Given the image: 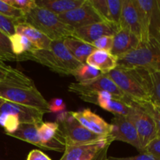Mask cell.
<instances>
[{
  "label": "cell",
  "mask_w": 160,
  "mask_h": 160,
  "mask_svg": "<svg viewBox=\"0 0 160 160\" xmlns=\"http://www.w3.org/2000/svg\"><path fill=\"white\" fill-rule=\"evenodd\" d=\"M62 23L74 29L103 21L92 6L90 0H85L80 7L58 15Z\"/></svg>",
  "instance_id": "10"
},
{
  "label": "cell",
  "mask_w": 160,
  "mask_h": 160,
  "mask_svg": "<svg viewBox=\"0 0 160 160\" xmlns=\"http://www.w3.org/2000/svg\"><path fill=\"white\" fill-rule=\"evenodd\" d=\"M38 125L33 123H22L20 125L17 131L13 134H9V136L42 148L38 133Z\"/></svg>",
  "instance_id": "25"
},
{
  "label": "cell",
  "mask_w": 160,
  "mask_h": 160,
  "mask_svg": "<svg viewBox=\"0 0 160 160\" xmlns=\"http://www.w3.org/2000/svg\"><path fill=\"white\" fill-rule=\"evenodd\" d=\"M9 39L12 52L19 57L20 62L26 60V56L28 54L37 50L29 39L24 35L14 34L13 35L9 37Z\"/></svg>",
  "instance_id": "24"
},
{
  "label": "cell",
  "mask_w": 160,
  "mask_h": 160,
  "mask_svg": "<svg viewBox=\"0 0 160 160\" xmlns=\"http://www.w3.org/2000/svg\"><path fill=\"white\" fill-rule=\"evenodd\" d=\"M142 152L148 153L160 158V137H156L147 145Z\"/></svg>",
  "instance_id": "38"
},
{
  "label": "cell",
  "mask_w": 160,
  "mask_h": 160,
  "mask_svg": "<svg viewBox=\"0 0 160 160\" xmlns=\"http://www.w3.org/2000/svg\"><path fill=\"white\" fill-rule=\"evenodd\" d=\"M106 160H160V158L156 157L151 154L145 152H142L139 155L134 156H130V157H123V158H117V157H107Z\"/></svg>",
  "instance_id": "39"
},
{
  "label": "cell",
  "mask_w": 160,
  "mask_h": 160,
  "mask_svg": "<svg viewBox=\"0 0 160 160\" xmlns=\"http://www.w3.org/2000/svg\"><path fill=\"white\" fill-rule=\"evenodd\" d=\"M24 23L40 31L52 41H63L73 35L75 30L62 23L58 15L38 6L25 14Z\"/></svg>",
  "instance_id": "5"
},
{
  "label": "cell",
  "mask_w": 160,
  "mask_h": 160,
  "mask_svg": "<svg viewBox=\"0 0 160 160\" xmlns=\"http://www.w3.org/2000/svg\"><path fill=\"white\" fill-rule=\"evenodd\" d=\"M84 2L85 0H35L37 6L44 8L56 15L80 7Z\"/></svg>",
  "instance_id": "23"
},
{
  "label": "cell",
  "mask_w": 160,
  "mask_h": 160,
  "mask_svg": "<svg viewBox=\"0 0 160 160\" xmlns=\"http://www.w3.org/2000/svg\"><path fill=\"white\" fill-rule=\"evenodd\" d=\"M112 43H113V36H104V37L97 39L92 45L96 49L110 52L112 47Z\"/></svg>",
  "instance_id": "37"
},
{
  "label": "cell",
  "mask_w": 160,
  "mask_h": 160,
  "mask_svg": "<svg viewBox=\"0 0 160 160\" xmlns=\"http://www.w3.org/2000/svg\"><path fill=\"white\" fill-rule=\"evenodd\" d=\"M120 30L118 27L107 22L102 21L75 29L73 37L92 44L97 39L104 36H113Z\"/></svg>",
  "instance_id": "16"
},
{
  "label": "cell",
  "mask_w": 160,
  "mask_h": 160,
  "mask_svg": "<svg viewBox=\"0 0 160 160\" xmlns=\"http://www.w3.org/2000/svg\"><path fill=\"white\" fill-rule=\"evenodd\" d=\"M24 23V17L20 19L11 18L0 13V31L8 37L16 34L15 27Z\"/></svg>",
  "instance_id": "30"
},
{
  "label": "cell",
  "mask_w": 160,
  "mask_h": 160,
  "mask_svg": "<svg viewBox=\"0 0 160 160\" xmlns=\"http://www.w3.org/2000/svg\"><path fill=\"white\" fill-rule=\"evenodd\" d=\"M92 6L95 8L96 12L105 22L109 23L108 18V6L107 0H90Z\"/></svg>",
  "instance_id": "36"
},
{
  "label": "cell",
  "mask_w": 160,
  "mask_h": 160,
  "mask_svg": "<svg viewBox=\"0 0 160 160\" xmlns=\"http://www.w3.org/2000/svg\"><path fill=\"white\" fill-rule=\"evenodd\" d=\"M138 38L125 29H120L113 35V43L110 53L116 57L132 51L140 45Z\"/></svg>",
  "instance_id": "19"
},
{
  "label": "cell",
  "mask_w": 160,
  "mask_h": 160,
  "mask_svg": "<svg viewBox=\"0 0 160 160\" xmlns=\"http://www.w3.org/2000/svg\"><path fill=\"white\" fill-rule=\"evenodd\" d=\"M86 64L95 67L102 73H109L117 67V58L106 51L96 49L86 60Z\"/></svg>",
  "instance_id": "21"
},
{
  "label": "cell",
  "mask_w": 160,
  "mask_h": 160,
  "mask_svg": "<svg viewBox=\"0 0 160 160\" xmlns=\"http://www.w3.org/2000/svg\"><path fill=\"white\" fill-rule=\"evenodd\" d=\"M117 67L160 71V42L156 40L141 42L134 50L117 57Z\"/></svg>",
  "instance_id": "4"
},
{
  "label": "cell",
  "mask_w": 160,
  "mask_h": 160,
  "mask_svg": "<svg viewBox=\"0 0 160 160\" xmlns=\"http://www.w3.org/2000/svg\"><path fill=\"white\" fill-rule=\"evenodd\" d=\"M120 29H125L135 34L142 41V26L138 12L133 0H123L120 19Z\"/></svg>",
  "instance_id": "18"
},
{
  "label": "cell",
  "mask_w": 160,
  "mask_h": 160,
  "mask_svg": "<svg viewBox=\"0 0 160 160\" xmlns=\"http://www.w3.org/2000/svg\"><path fill=\"white\" fill-rule=\"evenodd\" d=\"M27 160H52L46 154L40 150H32L28 154Z\"/></svg>",
  "instance_id": "41"
},
{
  "label": "cell",
  "mask_w": 160,
  "mask_h": 160,
  "mask_svg": "<svg viewBox=\"0 0 160 160\" xmlns=\"http://www.w3.org/2000/svg\"><path fill=\"white\" fill-rule=\"evenodd\" d=\"M112 130L109 138L111 142L120 141L130 144L142 152L140 141L134 124L124 116H114L111 122Z\"/></svg>",
  "instance_id": "11"
},
{
  "label": "cell",
  "mask_w": 160,
  "mask_h": 160,
  "mask_svg": "<svg viewBox=\"0 0 160 160\" xmlns=\"http://www.w3.org/2000/svg\"><path fill=\"white\" fill-rule=\"evenodd\" d=\"M26 60L34 61L64 76H73L82 65L70 54L62 41H52L48 49L35 50L26 56Z\"/></svg>",
  "instance_id": "3"
},
{
  "label": "cell",
  "mask_w": 160,
  "mask_h": 160,
  "mask_svg": "<svg viewBox=\"0 0 160 160\" xmlns=\"http://www.w3.org/2000/svg\"><path fill=\"white\" fill-rule=\"evenodd\" d=\"M42 149L62 152L66 148L63 135L56 122H43L38 128Z\"/></svg>",
  "instance_id": "12"
},
{
  "label": "cell",
  "mask_w": 160,
  "mask_h": 160,
  "mask_svg": "<svg viewBox=\"0 0 160 160\" xmlns=\"http://www.w3.org/2000/svg\"><path fill=\"white\" fill-rule=\"evenodd\" d=\"M127 117L137 131L142 152L147 145L157 137L156 123L148 112L132 101H131V107Z\"/></svg>",
  "instance_id": "8"
},
{
  "label": "cell",
  "mask_w": 160,
  "mask_h": 160,
  "mask_svg": "<svg viewBox=\"0 0 160 160\" xmlns=\"http://www.w3.org/2000/svg\"><path fill=\"white\" fill-rule=\"evenodd\" d=\"M59 129L65 139L66 146L96 143L106 140L108 138L91 132L83 127L70 112L67 120L59 123Z\"/></svg>",
  "instance_id": "9"
},
{
  "label": "cell",
  "mask_w": 160,
  "mask_h": 160,
  "mask_svg": "<svg viewBox=\"0 0 160 160\" xmlns=\"http://www.w3.org/2000/svg\"><path fill=\"white\" fill-rule=\"evenodd\" d=\"M0 125L4 128L7 135L12 134L17 131L20 123L18 117L12 113H0Z\"/></svg>",
  "instance_id": "29"
},
{
  "label": "cell",
  "mask_w": 160,
  "mask_h": 160,
  "mask_svg": "<svg viewBox=\"0 0 160 160\" xmlns=\"http://www.w3.org/2000/svg\"><path fill=\"white\" fill-rule=\"evenodd\" d=\"M81 99L98 105L102 109L112 112L115 116L127 117L131 107V100L124 101L117 99L107 92H100L92 96L84 97Z\"/></svg>",
  "instance_id": "13"
},
{
  "label": "cell",
  "mask_w": 160,
  "mask_h": 160,
  "mask_svg": "<svg viewBox=\"0 0 160 160\" xmlns=\"http://www.w3.org/2000/svg\"><path fill=\"white\" fill-rule=\"evenodd\" d=\"M136 103V102H135ZM139 106H142L147 112L151 115L156 123V130H157V137H160V106L156 104L153 101L148 102L137 103Z\"/></svg>",
  "instance_id": "31"
},
{
  "label": "cell",
  "mask_w": 160,
  "mask_h": 160,
  "mask_svg": "<svg viewBox=\"0 0 160 160\" xmlns=\"http://www.w3.org/2000/svg\"><path fill=\"white\" fill-rule=\"evenodd\" d=\"M0 13L11 18L20 19L24 17V14L19 9H15L5 2L4 0H0Z\"/></svg>",
  "instance_id": "35"
},
{
  "label": "cell",
  "mask_w": 160,
  "mask_h": 160,
  "mask_svg": "<svg viewBox=\"0 0 160 160\" xmlns=\"http://www.w3.org/2000/svg\"><path fill=\"white\" fill-rule=\"evenodd\" d=\"M142 26V41L160 42V0H133Z\"/></svg>",
  "instance_id": "6"
},
{
  "label": "cell",
  "mask_w": 160,
  "mask_h": 160,
  "mask_svg": "<svg viewBox=\"0 0 160 160\" xmlns=\"http://www.w3.org/2000/svg\"><path fill=\"white\" fill-rule=\"evenodd\" d=\"M48 108H49L50 112H63L66 109V104L62 98H52L48 102Z\"/></svg>",
  "instance_id": "40"
},
{
  "label": "cell",
  "mask_w": 160,
  "mask_h": 160,
  "mask_svg": "<svg viewBox=\"0 0 160 160\" xmlns=\"http://www.w3.org/2000/svg\"><path fill=\"white\" fill-rule=\"evenodd\" d=\"M70 112L83 127L91 132L104 137H108L110 134L112 130L110 123L105 121L101 117L92 112L90 109Z\"/></svg>",
  "instance_id": "15"
},
{
  "label": "cell",
  "mask_w": 160,
  "mask_h": 160,
  "mask_svg": "<svg viewBox=\"0 0 160 160\" xmlns=\"http://www.w3.org/2000/svg\"><path fill=\"white\" fill-rule=\"evenodd\" d=\"M108 74L131 101L142 103L152 99V81L148 70L117 67Z\"/></svg>",
  "instance_id": "1"
},
{
  "label": "cell",
  "mask_w": 160,
  "mask_h": 160,
  "mask_svg": "<svg viewBox=\"0 0 160 160\" xmlns=\"http://www.w3.org/2000/svg\"><path fill=\"white\" fill-rule=\"evenodd\" d=\"M62 42L70 54L82 64H86V60L88 56L96 50L92 44L88 43L73 36L64 39Z\"/></svg>",
  "instance_id": "22"
},
{
  "label": "cell",
  "mask_w": 160,
  "mask_h": 160,
  "mask_svg": "<svg viewBox=\"0 0 160 160\" xmlns=\"http://www.w3.org/2000/svg\"><path fill=\"white\" fill-rule=\"evenodd\" d=\"M16 34H20L28 38L38 50H46L50 48L52 41L45 34L27 23H20L15 27Z\"/></svg>",
  "instance_id": "20"
},
{
  "label": "cell",
  "mask_w": 160,
  "mask_h": 160,
  "mask_svg": "<svg viewBox=\"0 0 160 160\" xmlns=\"http://www.w3.org/2000/svg\"><path fill=\"white\" fill-rule=\"evenodd\" d=\"M5 2L26 14L37 7L35 0H4Z\"/></svg>",
  "instance_id": "32"
},
{
  "label": "cell",
  "mask_w": 160,
  "mask_h": 160,
  "mask_svg": "<svg viewBox=\"0 0 160 160\" xmlns=\"http://www.w3.org/2000/svg\"><path fill=\"white\" fill-rule=\"evenodd\" d=\"M123 0H107L108 18L109 23L120 28V19L121 15Z\"/></svg>",
  "instance_id": "28"
},
{
  "label": "cell",
  "mask_w": 160,
  "mask_h": 160,
  "mask_svg": "<svg viewBox=\"0 0 160 160\" xmlns=\"http://www.w3.org/2000/svg\"><path fill=\"white\" fill-rule=\"evenodd\" d=\"M5 61L20 62V59L12 52L9 37L0 31V62Z\"/></svg>",
  "instance_id": "27"
},
{
  "label": "cell",
  "mask_w": 160,
  "mask_h": 160,
  "mask_svg": "<svg viewBox=\"0 0 160 160\" xmlns=\"http://www.w3.org/2000/svg\"><path fill=\"white\" fill-rule=\"evenodd\" d=\"M68 91L78 95L81 98L92 96L100 92H107L117 99L130 100L117 87L108 73H102L99 77L88 82L71 83L68 86Z\"/></svg>",
  "instance_id": "7"
},
{
  "label": "cell",
  "mask_w": 160,
  "mask_h": 160,
  "mask_svg": "<svg viewBox=\"0 0 160 160\" xmlns=\"http://www.w3.org/2000/svg\"><path fill=\"white\" fill-rule=\"evenodd\" d=\"M112 143L108 136L106 140L96 143L66 146L60 160H93L103 148Z\"/></svg>",
  "instance_id": "14"
},
{
  "label": "cell",
  "mask_w": 160,
  "mask_h": 160,
  "mask_svg": "<svg viewBox=\"0 0 160 160\" xmlns=\"http://www.w3.org/2000/svg\"><path fill=\"white\" fill-rule=\"evenodd\" d=\"M27 77L23 72L17 69H14L5 62H0V81L9 78H25Z\"/></svg>",
  "instance_id": "34"
},
{
  "label": "cell",
  "mask_w": 160,
  "mask_h": 160,
  "mask_svg": "<svg viewBox=\"0 0 160 160\" xmlns=\"http://www.w3.org/2000/svg\"><path fill=\"white\" fill-rule=\"evenodd\" d=\"M101 74V72L95 67L88 64H82L77 69L73 76L78 83H84L98 78Z\"/></svg>",
  "instance_id": "26"
},
{
  "label": "cell",
  "mask_w": 160,
  "mask_h": 160,
  "mask_svg": "<svg viewBox=\"0 0 160 160\" xmlns=\"http://www.w3.org/2000/svg\"><path fill=\"white\" fill-rule=\"evenodd\" d=\"M0 97L10 102L35 108L44 113L50 112L48 102L28 76L1 80Z\"/></svg>",
  "instance_id": "2"
},
{
  "label": "cell",
  "mask_w": 160,
  "mask_h": 160,
  "mask_svg": "<svg viewBox=\"0 0 160 160\" xmlns=\"http://www.w3.org/2000/svg\"><path fill=\"white\" fill-rule=\"evenodd\" d=\"M12 113L17 116L22 123H33L40 126L43 123L44 112L35 108L6 101L0 108V113Z\"/></svg>",
  "instance_id": "17"
},
{
  "label": "cell",
  "mask_w": 160,
  "mask_h": 160,
  "mask_svg": "<svg viewBox=\"0 0 160 160\" xmlns=\"http://www.w3.org/2000/svg\"><path fill=\"white\" fill-rule=\"evenodd\" d=\"M152 81V94L154 102L160 106V71L150 72Z\"/></svg>",
  "instance_id": "33"
},
{
  "label": "cell",
  "mask_w": 160,
  "mask_h": 160,
  "mask_svg": "<svg viewBox=\"0 0 160 160\" xmlns=\"http://www.w3.org/2000/svg\"><path fill=\"white\" fill-rule=\"evenodd\" d=\"M5 102H6V100H4L3 98H2L1 97H0V108H1V106L4 104Z\"/></svg>",
  "instance_id": "42"
}]
</instances>
